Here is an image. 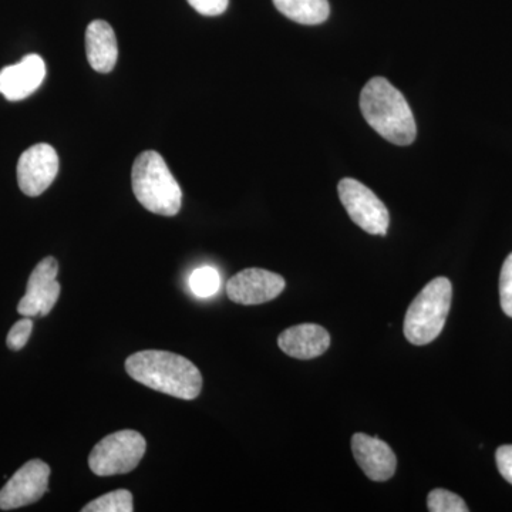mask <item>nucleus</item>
<instances>
[{
	"mask_svg": "<svg viewBox=\"0 0 512 512\" xmlns=\"http://www.w3.org/2000/svg\"><path fill=\"white\" fill-rule=\"evenodd\" d=\"M59 173V156L50 144L28 148L19 158L18 184L23 194L39 197L53 184Z\"/></svg>",
	"mask_w": 512,
	"mask_h": 512,
	"instance_id": "nucleus-9",
	"label": "nucleus"
},
{
	"mask_svg": "<svg viewBox=\"0 0 512 512\" xmlns=\"http://www.w3.org/2000/svg\"><path fill=\"white\" fill-rule=\"evenodd\" d=\"M59 274V264L53 256L40 261L29 276L26 293L20 299L18 312L20 315L46 316L55 308L60 296V284L56 281Z\"/></svg>",
	"mask_w": 512,
	"mask_h": 512,
	"instance_id": "nucleus-8",
	"label": "nucleus"
},
{
	"mask_svg": "<svg viewBox=\"0 0 512 512\" xmlns=\"http://www.w3.org/2000/svg\"><path fill=\"white\" fill-rule=\"evenodd\" d=\"M352 451L357 464L370 480L382 483L396 473L397 458L392 448L377 437L356 433L352 437Z\"/></svg>",
	"mask_w": 512,
	"mask_h": 512,
	"instance_id": "nucleus-12",
	"label": "nucleus"
},
{
	"mask_svg": "<svg viewBox=\"0 0 512 512\" xmlns=\"http://www.w3.org/2000/svg\"><path fill=\"white\" fill-rule=\"evenodd\" d=\"M146 450V439L138 431H117L94 446L89 467L100 477L131 473L143 460Z\"/></svg>",
	"mask_w": 512,
	"mask_h": 512,
	"instance_id": "nucleus-5",
	"label": "nucleus"
},
{
	"mask_svg": "<svg viewBox=\"0 0 512 512\" xmlns=\"http://www.w3.org/2000/svg\"><path fill=\"white\" fill-rule=\"evenodd\" d=\"M427 508L430 512H468L467 504L460 495L436 488L427 497Z\"/></svg>",
	"mask_w": 512,
	"mask_h": 512,
	"instance_id": "nucleus-18",
	"label": "nucleus"
},
{
	"mask_svg": "<svg viewBox=\"0 0 512 512\" xmlns=\"http://www.w3.org/2000/svg\"><path fill=\"white\" fill-rule=\"evenodd\" d=\"M285 286V279L275 272L248 268L229 279L227 295L239 305H261L278 298Z\"/></svg>",
	"mask_w": 512,
	"mask_h": 512,
	"instance_id": "nucleus-10",
	"label": "nucleus"
},
{
	"mask_svg": "<svg viewBox=\"0 0 512 512\" xmlns=\"http://www.w3.org/2000/svg\"><path fill=\"white\" fill-rule=\"evenodd\" d=\"M501 308L505 315L512 318V252L504 261L500 275Z\"/></svg>",
	"mask_w": 512,
	"mask_h": 512,
	"instance_id": "nucleus-19",
	"label": "nucleus"
},
{
	"mask_svg": "<svg viewBox=\"0 0 512 512\" xmlns=\"http://www.w3.org/2000/svg\"><path fill=\"white\" fill-rule=\"evenodd\" d=\"M495 460H497V467L501 476L512 484V444L498 447Z\"/></svg>",
	"mask_w": 512,
	"mask_h": 512,
	"instance_id": "nucleus-22",
	"label": "nucleus"
},
{
	"mask_svg": "<svg viewBox=\"0 0 512 512\" xmlns=\"http://www.w3.org/2000/svg\"><path fill=\"white\" fill-rule=\"evenodd\" d=\"M339 198L350 220L370 235L387 234L390 214L379 197L360 181L343 178L338 185Z\"/></svg>",
	"mask_w": 512,
	"mask_h": 512,
	"instance_id": "nucleus-6",
	"label": "nucleus"
},
{
	"mask_svg": "<svg viewBox=\"0 0 512 512\" xmlns=\"http://www.w3.org/2000/svg\"><path fill=\"white\" fill-rule=\"evenodd\" d=\"M131 184L138 202L153 214L174 217L181 210L183 191L157 151L148 150L136 158Z\"/></svg>",
	"mask_w": 512,
	"mask_h": 512,
	"instance_id": "nucleus-3",
	"label": "nucleus"
},
{
	"mask_svg": "<svg viewBox=\"0 0 512 512\" xmlns=\"http://www.w3.org/2000/svg\"><path fill=\"white\" fill-rule=\"evenodd\" d=\"M200 15L220 16L228 9L229 0H187Z\"/></svg>",
	"mask_w": 512,
	"mask_h": 512,
	"instance_id": "nucleus-21",
	"label": "nucleus"
},
{
	"mask_svg": "<svg viewBox=\"0 0 512 512\" xmlns=\"http://www.w3.org/2000/svg\"><path fill=\"white\" fill-rule=\"evenodd\" d=\"M131 379L157 392L194 400L200 396L202 376L197 366L184 356L164 350H143L126 360Z\"/></svg>",
	"mask_w": 512,
	"mask_h": 512,
	"instance_id": "nucleus-1",
	"label": "nucleus"
},
{
	"mask_svg": "<svg viewBox=\"0 0 512 512\" xmlns=\"http://www.w3.org/2000/svg\"><path fill=\"white\" fill-rule=\"evenodd\" d=\"M451 298L453 286L444 276L424 286L404 318V336L412 345H429L439 338L450 312Z\"/></svg>",
	"mask_w": 512,
	"mask_h": 512,
	"instance_id": "nucleus-4",
	"label": "nucleus"
},
{
	"mask_svg": "<svg viewBox=\"0 0 512 512\" xmlns=\"http://www.w3.org/2000/svg\"><path fill=\"white\" fill-rule=\"evenodd\" d=\"M49 477L45 461H28L0 490V510H16L39 501L49 490Z\"/></svg>",
	"mask_w": 512,
	"mask_h": 512,
	"instance_id": "nucleus-7",
	"label": "nucleus"
},
{
	"mask_svg": "<svg viewBox=\"0 0 512 512\" xmlns=\"http://www.w3.org/2000/svg\"><path fill=\"white\" fill-rule=\"evenodd\" d=\"M83 512H133V495L127 490L111 491L93 500L83 508Z\"/></svg>",
	"mask_w": 512,
	"mask_h": 512,
	"instance_id": "nucleus-16",
	"label": "nucleus"
},
{
	"mask_svg": "<svg viewBox=\"0 0 512 512\" xmlns=\"http://www.w3.org/2000/svg\"><path fill=\"white\" fill-rule=\"evenodd\" d=\"M86 55L97 73H110L119 59L116 33L104 20H94L86 30Z\"/></svg>",
	"mask_w": 512,
	"mask_h": 512,
	"instance_id": "nucleus-14",
	"label": "nucleus"
},
{
	"mask_svg": "<svg viewBox=\"0 0 512 512\" xmlns=\"http://www.w3.org/2000/svg\"><path fill=\"white\" fill-rule=\"evenodd\" d=\"M32 330V319L25 316V318L20 319L19 322H16L15 325H13V328L10 329L8 339H6V345H8V348L12 350L25 348L30 335H32Z\"/></svg>",
	"mask_w": 512,
	"mask_h": 512,
	"instance_id": "nucleus-20",
	"label": "nucleus"
},
{
	"mask_svg": "<svg viewBox=\"0 0 512 512\" xmlns=\"http://www.w3.org/2000/svg\"><path fill=\"white\" fill-rule=\"evenodd\" d=\"M221 276L212 266H200L190 276V288L197 298L207 299L220 291Z\"/></svg>",
	"mask_w": 512,
	"mask_h": 512,
	"instance_id": "nucleus-17",
	"label": "nucleus"
},
{
	"mask_svg": "<svg viewBox=\"0 0 512 512\" xmlns=\"http://www.w3.org/2000/svg\"><path fill=\"white\" fill-rule=\"evenodd\" d=\"M275 8L301 25H320L329 18L328 0H274Z\"/></svg>",
	"mask_w": 512,
	"mask_h": 512,
	"instance_id": "nucleus-15",
	"label": "nucleus"
},
{
	"mask_svg": "<svg viewBox=\"0 0 512 512\" xmlns=\"http://www.w3.org/2000/svg\"><path fill=\"white\" fill-rule=\"evenodd\" d=\"M45 77V60L39 55L25 56L0 70V94L9 101L26 99L42 86Z\"/></svg>",
	"mask_w": 512,
	"mask_h": 512,
	"instance_id": "nucleus-11",
	"label": "nucleus"
},
{
	"mask_svg": "<svg viewBox=\"0 0 512 512\" xmlns=\"http://www.w3.org/2000/svg\"><path fill=\"white\" fill-rule=\"evenodd\" d=\"M360 110L369 126L396 146H410L417 136L413 111L389 80L373 77L360 94Z\"/></svg>",
	"mask_w": 512,
	"mask_h": 512,
	"instance_id": "nucleus-2",
	"label": "nucleus"
},
{
	"mask_svg": "<svg viewBox=\"0 0 512 512\" xmlns=\"http://www.w3.org/2000/svg\"><path fill=\"white\" fill-rule=\"evenodd\" d=\"M278 345L282 352L295 359H315L329 349L330 335L322 326L302 323L284 330L279 335Z\"/></svg>",
	"mask_w": 512,
	"mask_h": 512,
	"instance_id": "nucleus-13",
	"label": "nucleus"
}]
</instances>
